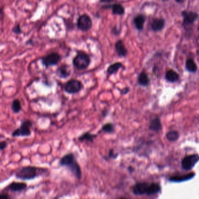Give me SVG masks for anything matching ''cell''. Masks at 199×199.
<instances>
[{
    "label": "cell",
    "instance_id": "1",
    "mask_svg": "<svg viewBox=\"0 0 199 199\" xmlns=\"http://www.w3.org/2000/svg\"><path fill=\"white\" fill-rule=\"evenodd\" d=\"M59 165L61 166L67 167L74 177L78 180H81L82 174L80 165L76 160L75 155L72 153H69L64 155L60 160Z\"/></svg>",
    "mask_w": 199,
    "mask_h": 199
},
{
    "label": "cell",
    "instance_id": "2",
    "mask_svg": "<svg viewBox=\"0 0 199 199\" xmlns=\"http://www.w3.org/2000/svg\"><path fill=\"white\" fill-rule=\"evenodd\" d=\"M161 186L158 183L146 182L137 183L133 187V193L135 195H153L161 191Z\"/></svg>",
    "mask_w": 199,
    "mask_h": 199
},
{
    "label": "cell",
    "instance_id": "3",
    "mask_svg": "<svg viewBox=\"0 0 199 199\" xmlns=\"http://www.w3.org/2000/svg\"><path fill=\"white\" fill-rule=\"evenodd\" d=\"M39 168L34 166H26L15 170L14 175L22 181H30L38 176Z\"/></svg>",
    "mask_w": 199,
    "mask_h": 199
},
{
    "label": "cell",
    "instance_id": "4",
    "mask_svg": "<svg viewBox=\"0 0 199 199\" xmlns=\"http://www.w3.org/2000/svg\"><path fill=\"white\" fill-rule=\"evenodd\" d=\"M72 64L75 68L78 70H85L89 67L91 64V59L88 55L85 53H79L74 58Z\"/></svg>",
    "mask_w": 199,
    "mask_h": 199
},
{
    "label": "cell",
    "instance_id": "5",
    "mask_svg": "<svg viewBox=\"0 0 199 199\" xmlns=\"http://www.w3.org/2000/svg\"><path fill=\"white\" fill-rule=\"evenodd\" d=\"M33 126L32 121L25 120L22 122L20 126L13 131L11 136L13 137H27L32 134L31 127Z\"/></svg>",
    "mask_w": 199,
    "mask_h": 199
},
{
    "label": "cell",
    "instance_id": "6",
    "mask_svg": "<svg viewBox=\"0 0 199 199\" xmlns=\"http://www.w3.org/2000/svg\"><path fill=\"white\" fill-rule=\"evenodd\" d=\"M83 88V84L81 81L76 79H71L68 81L64 86V91L68 94L79 93Z\"/></svg>",
    "mask_w": 199,
    "mask_h": 199
},
{
    "label": "cell",
    "instance_id": "7",
    "mask_svg": "<svg viewBox=\"0 0 199 199\" xmlns=\"http://www.w3.org/2000/svg\"><path fill=\"white\" fill-rule=\"evenodd\" d=\"M76 26L78 29L82 31H88L91 29L92 26V19L87 14H82L78 18Z\"/></svg>",
    "mask_w": 199,
    "mask_h": 199
},
{
    "label": "cell",
    "instance_id": "8",
    "mask_svg": "<svg viewBox=\"0 0 199 199\" xmlns=\"http://www.w3.org/2000/svg\"><path fill=\"white\" fill-rule=\"evenodd\" d=\"M61 60V57L57 53H51L42 58V64L46 68L57 65Z\"/></svg>",
    "mask_w": 199,
    "mask_h": 199
},
{
    "label": "cell",
    "instance_id": "9",
    "mask_svg": "<svg viewBox=\"0 0 199 199\" xmlns=\"http://www.w3.org/2000/svg\"><path fill=\"white\" fill-rule=\"evenodd\" d=\"M199 161V155L198 154H193L186 156L182 160V168L186 170H191Z\"/></svg>",
    "mask_w": 199,
    "mask_h": 199
},
{
    "label": "cell",
    "instance_id": "10",
    "mask_svg": "<svg viewBox=\"0 0 199 199\" xmlns=\"http://www.w3.org/2000/svg\"><path fill=\"white\" fill-rule=\"evenodd\" d=\"M183 17V25L187 26L192 24L198 18V14L194 12L183 11L182 13Z\"/></svg>",
    "mask_w": 199,
    "mask_h": 199
},
{
    "label": "cell",
    "instance_id": "11",
    "mask_svg": "<svg viewBox=\"0 0 199 199\" xmlns=\"http://www.w3.org/2000/svg\"><path fill=\"white\" fill-rule=\"evenodd\" d=\"M27 187V184L25 182H13L7 187L6 189L13 192H21Z\"/></svg>",
    "mask_w": 199,
    "mask_h": 199
},
{
    "label": "cell",
    "instance_id": "12",
    "mask_svg": "<svg viewBox=\"0 0 199 199\" xmlns=\"http://www.w3.org/2000/svg\"><path fill=\"white\" fill-rule=\"evenodd\" d=\"M55 74L59 78L66 79L70 76L71 71L69 69L68 65L66 64H63L57 69Z\"/></svg>",
    "mask_w": 199,
    "mask_h": 199
},
{
    "label": "cell",
    "instance_id": "13",
    "mask_svg": "<svg viewBox=\"0 0 199 199\" xmlns=\"http://www.w3.org/2000/svg\"><path fill=\"white\" fill-rule=\"evenodd\" d=\"M115 49L118 55L120 57H124L127 55V50L122 40H119L115 43Z\"/></svg>",
    "mask_w": 199,
    "mask_h": 199
},
{
    "label": "cell",
    "instance_id": "14",
    "mask_svg": "<svg viewBox=\"0 0 199 199\" xmlns=\"http://www.w3.org/2000/svg\"><path fill=\"white\" fill-rule=\"evenodd\" d=\"M97 134H92L89 131H86L78 137V140L80 142L86 141L89 143H93L94 140L97 137Z\"/></svg>",
    "mask_w": 199,
    "mask_h": 199
},
{
    "label": "cell",
    "instance_id": "15",
    "mask_svg": "<svg viewBox=\"0 0 199 199\" xmlns=\"http://www.w3.org/2000/svg\"><path fill=\"white\" fill-rule=\"evenodd\" d=\"M195 174L193 172L189 174L181 175V176H175L170 178V181L174 182H181L183 181H186L190 180L191 179L195 177Z\"/></svg>",
    "mask_w": 199,
    "mask_h": 199
},
{
    "label": "cell",
    "instance_id": "16",
    "mask_svg": "<svg viewBox=\"0 0 199 199\" xmlns=\"http://www.w3.org/2000/svg\"><path fill=\"white\" fill-rule=\"evenodd\" d=\"M165 21L164 19L157 18L155 19L151 24V28L154 31H160L165 26Z\"/></svg>",
    "mask_w": 199,
    "mask_h": 199
},
{
    "label": "cell",
    "instance_id": "17",
    "mask_svg": "<svg viewBox=\"0 0 199 199\" xmlns=\"http://www.w3.org/2000/svg\"><path fill=\"white\" fill-rule=\"evenodd\" d=\"M123 64L120 63V62H116L110 65L106 70V72L109 76H111L116 74V72H118L120 68L123 67Z\"/></svg>",
    "mask_w": 199,
    "mask_h": 199
},
{
    "label": "cell",
    "instance_id": "18",
    "mask_svg": "<svg viewBox=\"0 0 199 199\" xmlns=\"http://www.w3.org/2000/svg\"><path fill=\"white\" fill-rule=\"evenodd\" d=\"M145 17L143 15H139L134 18V24L136 26V28L139 30H141L144 28Z\"/></svg>",
    "mask_w": 199,
    "mask_h": 199
},
{
    "label": "cell",
    "instance_id": "19",
    "mask_svg": "<svg viewBox=\"0 0 199 199\" xmlns=\"http://www.w3.org/2000/svg\"><path fill=\"white\" fill-rule=\"evenodd\" d=\"M149 128L151 130H153V131H160L162 128V125H161L160 119L158 118L153 119L150 122Z\"/></svg>",
    "mask_w": 199,
    "mask_h": 199
},
{
    "label": "cell",
    "instance_id": "20",
    "mask_svg": "<svg viewBox=\"0 0 199 199\" xmlns=\"http://www.w3.org/2000/svg\"><path fill=\"white\" fill-rule=\"evenodd\" d=\"M11 108L14 113H15V114L19 113L22 110L21 101L19 99H13L12 103H11Z\"/></svg>",
    "mask_w": 199,
    "mask_h": 199
},
{
    "label": "cell",
    "instance_id": "21",
    "mask_svg": "<svg viewBox=\"0 0 199 199\" xmlns=\"http://www.w3.org/2000/svg\"><path fill=\"white\" fill-rule=\"evenodd\" d=\"M101 130L104 133L112 134L115 131V125L111 122L105 123L101 127Z\"/></svg>",
    "mask_w": 199,
    "mask_h": 199
},
{
    "label": "cell",
    "instance_id": "22",
    "mask_svg": "<svg viewBox=\"0 0 199 199\" xmlns=\"http://www.w3.org/2000/svg\"><path fill=\"white\" fill-rule=\"evenodd\" d=\"M111 8L112 10V13L113 15H122L125 13V10L123 6L120 4H114L112 5Z\"/></svg>",
    "mask_w": 199,
    "mask_h": 199
},
{
    "label": "cell",
    "instance_id": "23",
    "mask_svg": "<svg viewBox=\"0 0 199 199\" xmlns=\"http://www.w3.org/2000/svg\"><path fill=\"white\" fill-rule=\"evenodd\" d=\"M179 75L178 73L175 72L173 70H168L166 73V79L170 82H174L178 80Z\"/></svg>",
    "mask_w": 199,
    "mask_h": 199
},
{
    "label": "cell",
    "instance_id": "24",
    "mask_svg": "<svg viewBox=\"0 0 199 199\" xmlns=\"http://www.w3.org/2000/svg\"><path fill=\"white\" fill-rule=\"evenodd\" d=\"M139 84L141 86H147L149 82V79L147 74L145 72H141L138 78Z\"/></svg>",
    "mask_w": 199,
    "mask_h": 199
},
{
    "label": "cell",
    "instance_id": "25",
    "mask_svg": "<svg viewBox=\"0 0 199 199\" xmlns=\"http://www.w3.org/2000/svg\"><path fill=\"white\" fill-rule=\"evenodd\" d=\"M186 67L187 70L191 72H195L197 70V67L196 64L195 63L193 60L189 59L186 60Z\"/></svg>",
    "mask_w": 199,
    "mask_h": 199
},
{
    "label": "cell",
    "instance_id": "26",
    "mask_svg": "<svg viewBox=\"0 0 199 199\" xmlns=\"http://www.w3.org/2000/svg\"><path fill=\"white\" fill-rule=\"evenodd\" d=\"M179 134L178 131H175V130L170 131L166 134V137L168 140H170V141H176L179 139Z\"/></svg>",
    "mask_w": 199,
    "mask_h": 199
},
{
    "label": "cell",
    "instance_id": "27",
    "mask_svg": "<svg viewBox=\"0 0 199 199\" xmlns=\"http://www.w3.org/2000/svg\"><path fill=\"white\" fill-rule=\"evenodd\" d=\"M13 32L16 34H21L22 31L21 25L19 24H18L13 28Z\"/></svg>",
    "mask_w": 199,
    "mask_h": 199
},
{
    "label": "cell",
    "instance_id": "28",
    "mask_svg": "<svg viewBox=\"0 0 199 199\" xmlns=\"http://www.w3.org/2000/svg\"><path fill=\"white\" fill-rule=\"evenodd\" d=\"M118 157V154L114 153V149L111 148L108 153V158L109 159H116Z\"/></svg>",
    "mask_w": 199,
    "mask_h": 199
},
{
    "label": "cell",
    "instance_id": "29",
    "mask_svg": "<svg viewBox=\"0 0 199 199\" xmlns=\"http://www.w3.org/2000/svg\"><path fill=\"white\" fill-rule=\"evenodd\" d=\"M8 145V143L6 141H1L0 142V150L1 151H3V150H4L5 148H7Z\"/></svg>",
    "mask_w": 199,
    "mask_h": 199
},
{
    "label": "cell",
    "instance_id": "30",
    "mask_svg": "<svg viewBox=\"0 0 199 199\" xmlns=\"http://www.w3.org/2000/svg\"><path fill=\"white\" fill-rule=\"evenodd\" d=\"M0 197H1V199H11V196H9L7 193H5V191H4V192L1 191V194H0Z\"/></svg>",
    "mask_w": 199,
    "mask_h": 199
},
{
    "label": "cell",
    "instance_id": "31",
    "mask_svg": "<svg viewBox=\"0 0 199 199\" xmlns=\"http://www.w3.org/2000/svg\"><path fill=\"white\" fill-rule=\"evenodd\" d=\"M129 91H130V88H129L128 87H125V88H124L123 89L121 90V94H122V95H126V94H127Z\"/></svg>",
    "mask_w": 199,
    "mask_h": 199
},
{
    "label": "cell",
    "instance_id": "32",
    "mask_svg": "<svg viewBox=\"0 0 199 199\" xmlns=\"http://www.w3.org/2000/svg\"><path fill=\"white\" fill-rule=\"evenodd\" d=\"M112 32L113 33V34L117 35V34H120V30L119 31L118 29V28L116 26H114L112 29Z\"/></svg>",
    "mask_w": 199,
    "mask_h": 199
},
{
    "label": "cell",
    "instance_id": "33",
    "mask_svg": "<svg viewBox=\"0 0 199 199\" xmlns=\"http://www.w3.org/2000/svg\"><path fill=\"white\" fill-rule=\"evenodd\" d=\"M107 111H105V110H104V111L102 112V116H103L104 117H105L107 115Z\"/></svg>",
    "mask_w": 199,
    "mask_h": 199
},
{
    "label": "cell",
    "instance_id": "34",
    "mask_svg": "<svg viewBox=\"0 0 199 199\" xmlns=\"http://www.w3.org/2000/svg\"><path fill=\"white\" fill-rule=\"evenodd\" d=\"M128 171L130 172H133V168L131 167V166H130V167H128Z\"/></svg>",
    "mask_w": 199,
    "mask_h": 199
},
{
    "label": "cell",
    "instance_id": "35",
    "mask_svg": "<svg viewBox=\"0 0 199 199\" xmlns=\"http://www.w3.org/2000/svg\"><path fill=\"white\" fill-rule=\"evenodd\" d=\"M177 3H181L183 0H175Z\"/></svg>",
    "mask_w": 199,
    "mask_h": 199
},
{
    "label": "cell",
    "instance_id": "36",
    "mask_svg": "<svg viewBox=\"0 0 199 199\" xmlns=\"http://www.w3.org/2000/svg\"><path fill=\"white\" fill-rule=\"evenodd\" d=\"M198 30H199V28H198Z\"/></svg>",
    "mask_w": 199,
    "mask_h": 199
}]
</instances>
